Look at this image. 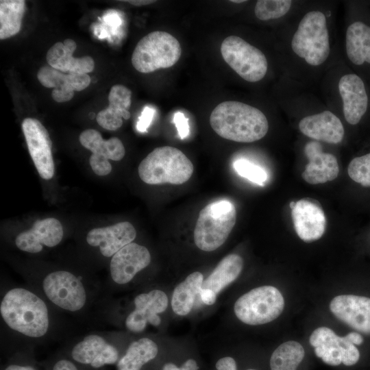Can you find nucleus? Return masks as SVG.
Segmentation results:
<instances>
[{
  "mask_svg": "<svg viewBox=\"0 0 370 370\" xmlns=\"http://www.w3.org/2000/svg\"><path fill=\"white\" fill-rule=\"evenodd\" d=\"M59 313L27 284L1 289V325L18 340L32 343L51 338L58 330Z\"/></svg>",
  "mask_w": 370,
  "mask_h": 370,
  "instance_id": "obj_1",
  "label": "nucleus"
},
{
  "mask_svg": "<svg viewBox=\"0 0 370 370\" xmlns=\"http://www.w3.org/2000/svg\"><path fill=\"white\" fill-rule=\"evenodd\" d=\"M28 286L60 312L85 314L98 300L101 285L67 269H58L26 277Z\"/></svg>",
  "mask_w": 370,
  "mask_h": 370,
  "instance_id": "obj_2",
  "label": "nucleus"
},
{
  "mask_svg": "<svg viewBox=\"0 0 370 370\" xmlns=\"http://www.w3.org/2000/svg\"><path fill=\"white\" fill-rule=\"evenodd\" d=\"M210 124L221 137L239 143H251L267 133L266 116L258 108L236 101L220 103L212 111Z\"/></svg>",
  "mask_w": 370,
  "mask_h": 370,
  "instance_id": "obj_3",
  "label": "nucleus"
},
{
  "mask_svg": "<svg viewBox=\"0 0 370 370\" xmlns=\"http://www.w3.org/2000/svg\"><path fill=\"white\" fill-rule=\"evenodd\" d=\"M193 170V164L186 156L171 146L154 149L138 169L140 180L148 184H182L190 178Z\"/></svg>",
  "mask_w": 370,
  "mask_h": 370,
  "instance_id": "obj_4",
  "label": "nucleus"
},
{
  "mask_svg": "<svg viewBox=\"0 0 370 370\" xmlns=\"http://www.w3.org/2000/svg\"><path fill=\"white\" fill-rule=\"evenodd\" d=\"M236 220L234 205L228 200L212 202L199 212L194 230L196 246L212 251L227 240Z\"/></svg>",
  "mask_w": 370,
  "mask_h": 370,
  "instance_id": "obj_5",
  "label": "nucleus"
},
{
  "mask_svg": "<svg viewBox=\"0 0 370 370\" xmlns=\"http://www.w3.org/2000/svg\"><path fill=\"white\" fill-rule=\"evenodd\" d=\"M181 54V45L173 35L154 31L138 41L132 56V64L138 72L149 73L171 67Z\"/></svg>",
  "mask_w": 370,
  "mask_h": 370,
  "instance_id": "obj_6",
  "label": "nucleus"
},
{
  "mask_svg": "<svg viewBox=\"0 0 370 370\" xmlns=\"http://www.w3.org/2000/svg\"><path fill=\"white\" fill-rule=\"evenodd\" d=\"M295 54L312 66L323 63L330 53L329 34L323 13L311 11L302 18L291 42Z\"/></svg>",
  "mask_w": 370,
  "mask_h": 370,
  "instance_id": "obj_7",
  "label": "nucleus"
},
{
  "mask_svg": "<svg viewBox=\"0 0 370 370\" xmlns=\"http://www.w3.org/2000/svg\"><path fill=\"white\" fill-rule=\"evenodd\" d=\"M284 308L280 291L269 285L251 289L241 296L234 305L236 317L243 323L258 325L277 319Z\"/></svg>",
  "mask_w": 370,
  "mask_h": 370,
  "instance_id": "obj_8",
  "label": "nucleus"
},
{
  "mask_svg": "<svg viewBox=\"0 0 370 370\" xmlns=\"http://www.w3.org/2000/svg\"><path fill=\"white\" fill-rule=\"evenodd\" d=\"M221 53L224 61L247 82H258L267 73L268 63L264 54L238 36L225 38L221 45Z\"/></svg>",
  "mask_w": 370,
  "mask_h": 370,
  "instance_id": "obj_9",
  "label": "nucleus"
},
{
  "mask_svg": "<svg viewBox=\"0 0 370 370\" xmlns=\"http://www.w3.org/2000/svg\"><path fill=\"white\" fill-rule=\"evenodd\" d=\"M112 340V334L108 332H93L79 336L71 345L70 357L77 364L93 369L116 364L121 357Z\"/></svg>",
  "mask_w": 370,
  "mask_h": 370,
  "instance_id": "obj_10",
  "label": "nucleus"
},
{
  "mask_svg": "<svg viewBox=\"0 0 370 370\" xmlns=\"http://www.w3.org/2000/svg\"><path fill=\"white\" fill-rule=\"evenodd\" d=\"M134 308L124 319V326L130 332L138 334L148 325L158 327L161 324L159 314L168 307V297L160 289H152L136 295L133 299Z\"/></svg>",
  "mask_w": 370,
  "mask_h": 370,
  "instance_id": "obj_11",
  "label": "nucleus"
},
{
  "mask_svg": "<svg viewBox=\"0 0 370 370\" xmlns=\"http://www.w3.org/2000/svg\"><path fill=\"white\" fill-rule=\"evenodd\" d=\"M151 261V256L146 247L134 242L125 245L110 259L109 286L129 284Z\"/></svg>",
  "mask_w": 370,
  "mask_h": 370,
  "instance_id": "obj_12",
  "label": "nucleus"
},
{
  "mask_svg": "<svg viewBox=\"0 0 370 370\" xmlns=\"http://www.w3.org/2000/svg\"><path fill=\"white\" fill-rule=\"evenodd\" d=\"M22 130L29 153L40 176L44 180L53 177L55 166L52 155V143L48 131L37 119L26 118Z\"/></svg>",
  "mask_w": 370,
  "mask_h": 370,
  "instance_id": "obj_13",
  "label": "nucleus"
},
{
  "mask_svg": "<svg viewBox=\"0 0 370 370\" xmlns=\"http://www.w3.org/2000/svg\"><path fill=\"white\" fill-rule=\"evenodd\" d=\"M332 314L354 332L370 336V297L362 295H341L330 304Z\"/></svg>",
  "mask_w": 370,
  "mask_h": 370,
  "instance_id": "obj_14",
  "label": "nucleus"
},
{
  "mask_svg": "<svg viewBox=\"0 0 370 370\" xmlns=\"http://www.w3.org/2000/svg\"><path fill=\"white\" fill-rule=\"evenodd\" d=\"M63 236L61 223L56 218H46L36 221L30 229L20 232L14 244L22 251L36 254L45 247L52 248L59 245Z\"/></svg>",
  "mask_w": 370,
  "mask_h": 370,
  "instance_id": "obj_15",
  "label": "nucleus"
},
{
  "mask_svg": "<svg viewBox=\"0 0 370 370\" xmlns=\"http://www.w3.org/2000/svg\"><path fill=\"white\" fill-rule=\"evenodd\" d=\"M295 230L306 243L319 240L324 234L326 219L320 203L312 198L306 197L296 201L291 210Z\"/></svg>",
  "mask_w": 370,
  "mask_h": 370,
  "instance_id": "obj_16",
  "label": "nucleus"
},
{
  "mask_svg": "<svg viewBox=\"0 0 370 370\" xmlns=\"http://www.w3.org/2000/svg\"><path fill=\"white\" fill-rule=\"evenodd\" d=\"M136 236V231L133 225L123 221L90 230L86 236V242L90 247L97 248L101 256L111 258L125 245L132 243Z\"/></svg>",
  "mask_w": 370,
  "mask_h": 370,
  "instance_id": "obj_17",
  "label": "nucleus"
},
{
  "mask_svg": "<svg viewBox=\"0 0 370 370\" xmlns=\"http://www.w3.org/2000/svg\"><path fill=\"white\" fill-rule=\"evenodd\" d=\"M304 152L309 162L301 177L306 182L310 184H323L337 177L339 166L336 157L332 153L323 152L319 143H308Z\"/></svg>",
  "mask_w": 370,
  "mask_h": 370,
  "instance_id": "obj_18",
  "label": "nucleus"
},
{
  "mask_svg": "<svg viewBox=\"0 0 370 370\" xmlns=\"http://www.w3.org/2000/svg\"><path fill=\"white\" fill-rule=\"evenodd\" d=\"M338 90L347 122L351 125L358 123L368 106V97L363 81L356 74L345 75L339 80Z\"/></svg>",
  "mask_w": 370,
  "mask_h": 370,
  "instance_id": "obj_19",
  "label": "nucleus"
},
{
  "mask_svg": "<svg viewBox=\"0 0 370 370\" xmlns=\"http://www.w3.org/2000/svg\"><path fill=\"white\" fill-rule=\"evenodd\" d=\"M299 128L305 136L330 144L341 143L344 136L341 120L328 110L303 118Z\"/></svg>",
  "mask_w": 370,
  "mask_h": 370,
  "instance_id": "obj_20",
  "label": "nucleus"
},
{
  "mask_svg": "<svg viewBox=\"0 0 370 370\" xmlns=\"http://www.w3.org/2000/svg\"><path fill=\"white\" fill-rule=\"evenodd\" d=\"M75 42L70 38L57 42L48 50L46 59L51 66L62 72L88 73L93 71L95 62L90 56L73 57Z\"/></svg>",
  "mask_w": 370,
  "mask_h": 370,
  "instance_id": "obj_21",
  "label": "nucleus"
},
{
  "mask_svg": "<svg viewBox=\"0 0 370 370\" xmlns=\"http://www.w3.org/2000/svg\"><path fill=\"white\" fill-rule=\"evenodd\" d=\"M132 92L126 86L116 84L112 86L108 94L109 105L100 111L96 120L98 124L108 130H116L123 125V119L130 117Z\"/></svg>",
  "mask_w": 370,
  "mask_h": 370,
  "instance_id": "obj_22",
  "label": "nucleus"
},
{
  "mask_svg": "<svg viewBox=\"0 0 370 370\" xmlns=\"http://www.w3.org/2000/svg\"><path fill=\"white\" fill-rule=\"evenodd\" d=\"M243 268L241 256L232 254L224 257L204 280L201 288L210 289L218 295L226 286L237 279Z\"/></svg>",
  "mask_w": 370,
  "mask_h": 370,
  "instance_id": "obj_23",
  "label": "nucleus"
},
{
  "mask_svg": "<svg viewBox=\"0 0 370 370\" xmlns=\"http://www.w3.org/2000/svg\"><path fill=\"white\" fill-rule=\"evenodd\" d=\"M341 341V336L326 327L314 330L309 338L316 356L331 366H338L342 363Z\"/></svg>",
  "mask_w": 370,
  "mask_h": 370,
  "instance_id": "obj_24",
  "label": "nucleus"
},
{
  "mask_svg": "<svg viewBox=\"0 0 370 370\" xmlns=\"http://www.w3.org/2000/svg\"><path fill=\"white\" fill-rule=\"evenodd\" d=\"M157 343L149 337L132 341L116 363L117 370H141L158 355Z\"/></svg>",
  "mask_w": 370,
  "mask_h": 370,
  "instance_id": "obj_25",
  "label": "nucleus"
},
{
  "mask_svg": "<svg viewBox=\"0 0 370 370\" xmlns=\"http://www.w3.org/2000/svg\"><path fill=\"white\" fill-rule=\"evenodd\" d=\"M345 46L347 57L352 63L356 65L365 62L370 64V27L360 21L349 25Z\"/></svg>",
  "mask_w": 370,
  "mask_h": 370,
  "instance_id": "obj_26",
  "label": "nucleus"
},
{
  "mask_svg": "<svg viewBox=\"0 0 370 370\" xmlns=\"http://www.w3.org/2000/svg\"><path fill=\"white\" fill-rule=\"evenodd\" d=\"M203 281L202 273L195 271L175 288L171 298V308L176 314L186 316L191 312Z\"/></svg>",
  "mask_w": 370,
  "mask_h": 370,
  "instance_id": "obj_27",
  "label": "nucleus"
},
{
  "mask_svg": "<svg viewBox=\"0 0 370 370\" xmlns=\"http://www.w3.org/2000/svg\"><path fill=\"white\" fill-rule=\"evenodd\" d=\"M79 140L81 145L92 153L104 156L108 160L119 161L125 154L124 145L119 138L112 137L104 140L101 134L94 129L83 131Z\"/></svg>",
  "mask_w": 370,
  "mask_h": 370,
  "instance_id": "obj_28",
  "label": "nucleus"
},
{
  "mask_svg": "<svg viewBox=\"0 0 370 370\" xmlns=\"http://www.w3.org/2000/svg\"><path fill=\"white\" fill-rule=\"evenodd\" d=\"M25 11L23 0L0 1V39L3 40L18 34Z\"/></svg>",
  "mask_w": 370,
  "mask_h": 370,
  "instance_id": "obj_29",
  "label": "nucleus"
},
{
  "mask_svg": "<svg viewBox=\"0 0 370 370\" xmlns=\"http://www.w3.org/2000/svg\"><path fill=\"white\" fill-rule=\"evenodd\" d=\"M304 355V349L299 343L295 341L283 343L271 356V370H296Z\"/></svg>",
  "mask_w": 370,
  "mask_h": 370,
  "instance_id": "obj_30",
  "label": "nucleus"
},
{
  "mask_svg": "<svg viewBox=\"0 0 370 370\" xmlns=\"http://www.w3.org/2000/svg\"><path fill=\"white\" fill-rule=\"evenodd\" d=\"M291 3L290 0H258L254 8L255 15L262 21L278 18L288 12Z\"/></svg>",
  "mask_w": 370,
  "mask_h": 370,
  "instance_id": "obj_31",
  "label": "nucleus"
},
{
  "mask_svg": "<svg viewBox=\"0 0 370 370\" xmlns=\"http://www.w3.org/2000/svg\"><path fill=\"white\" fill-rule=\"evenodd\" d=\"M37 78L41 85L46 88H54L64 91L74 92L69 84L68 74L46 65L40 68L37 73Z\"/></svg>",
  "mask_w": 370,
  "mask_h": 370,
  "instance_id": "obj_32",
  "label": "nucleus"
},
{
  "mask_svg": "<svg viewBox=\"0 0 370 370\" xmlns=\"http://www.w3.org/2000/svg\"><path fill=\"white\" fill-rule=\"evenodd\" d=\"M349 177L365 188H370V153L353 158L347 167Z\"/></svg>",
  "mask_w": 370,
  "mask_h": 370,
  "instance_id": "obj_33",
  "label": "nucleus"
},
{
  "mask_svg": "<svg viewBox=\"0 0 370 370\" xmlns=\"http://www.w3.org/2000/svg\"><path fill=\"white\" fill-rule=\"evenodd\" d=\"M233 166L240 176L247 179L253 183L263 186L267 180L268 175L266 171L261 166L246 159L236 160L233 164Z\"/></svg>",
  "mask_w": 370,
  "mask_h": 370,
  "instance_id": "obj_34",
  "label": "nucleus"
},
{
  "mask_svg": "<svg viewBox=\"0 0 370 370\" xmlns=\"http://www.w3.org/2000/svg\"><path fill=\"white\" fill-rule=\"evenodd\" d=\"M89 163L93 172L99 176L108 175L112 171V165L108 158L104 156L92 153Z\"/></svg>",
  "mask_w": 370,
  "mask_h": 370,
  "instance_id": "obj_35",
  "label": "nucleus"
},
{
  "mask_svg": "<svg viewBox=\"0 0 370 370\" xmlns=\"http://www.w3.org/2000/svg\"><path fill=\"white\" fill-rule=\"evenodd\" d=\"M68 75L69 84L75 91L83 90L89 86L91 81L86 73H69Z\"/></svg>",
  "mask_w": 370,
  "mask_h": 370,
  "instance_id": "obj_36",
  "label": "nucleus"
},
{
  "mask_svg": "<svg viewBox=\"0 0 370 370\" xmlns=\"http://www.w3.org/2000/svg\"><path fill=\"white\" fill-rule=\"evenodd\" d=\"M173 121L177 130L180 138L183 140L186 138L190 132L188 119L181 112H177L174 114Z\"/></svg>",
  "mask_w": 370,
  "mask_h": 370,
  "instance_id": "obj_37",
  "label": "nucleus"
},
{
  "mask_svg": "<svg viewBox=\"0 0 370 370\" xmlns=\"http://www.w3.org/2000/svg\"><path fill=\"white\" fill-rule=\"evenodd\" d=\"M154 113L155 110L151 107L146 106L143 109L136 125L138 131L144 132L147 130L153 119Z\"/></svg>",
  "mask_w": 370,
  "mask_h": 370,
  "instance_id": "obj_38",
  "label": "nucleus"
},
{
  "mask_svg": "<svg viewBox=\"0 0 370 370\" xmlns=\"http://www.w3.org/2000/svg\"><path fill=\"white\" fill-rule=\"evenodd\" d=\"M76 364L71 359L62 358L56 361L51 370H79Z\"/></svg>",
  "mask_w": 370,
  "mask_h": 370,
  "instance_id": "obj_39",
  "label": "nucleus"
},
{
  "mask_svg": "<svg viewBox=\"0 0 370 370\" xmlns=\"http://www.w3.org/2000/svg\"><path fill=\"white\" fill-rule=\"evenodd\" d=\"M217 370H237L235 360L230 356L220 358L216 363Z\"/></svg>",
  "mask_w": 370,
  "mask_h": 370,
  "instance_id": "obj_40",
  "label": "nucleus"
},
{
  "mask_svg": "<svg viewBox=\"0 0 370 370\" xmlns=\"http://www.w3.org/2000/svg\"><path fill=\"white\" fill-rule=\"evenodd\" d=\"M74 96V92L64 91L60 89H53L51 92L53 99L62 103L70 101Z\"/></svg>",
  "mask_w": 370,
  "mask_h": 370,
  "instance_id": "obj_41",
  "label": "nucleus"
},
{
  "mask_svg": "<svg viewBox=\"0 0 370 370\" xmlns=\"http://www.w3.org/2000/svg\"><path fill=\"white\" fill-rule=\"evenodd\" d=\"M199 295L202 301L206 305L212 306L217 301V295L210 289L201 288Z\"/></svg>",
  "mask_w": 370,
  "mask_h": 370,
  "instance_id": "obj_42",
  "label": "nucleus"
},
{
  "mask_svg": "<svg viewBox=\"0 0 370 370\" xmlns=\"http://www.w3.org/2000/svg\"><path fill=\"white\" fill-rule=\"evenodd\" d=\"M345 338L357 347L361 346L365 343V338L361 334L357 332H350L345 336Z\"/></svg>",
  "mask_w": 370,
  "mask_h": 370,
  "instance_id": "obj_43",
  "label": "nucleus"
},
{
  "mask_svg": "<svg viewBox=\"0 0 370 370\" xmlns=\"http://www.w3.org/2000/svg\"><path fill=\"white\" fill-rule=\"evenodd\" d=\"M3 370H37V369L32 365L13 362L8 364Z\"/></svg>",
  "mask_w": 370,
  "mask_h": 370,
  "instance_id": "obj_44",
  "label": "nucleus"
},
{
  "mask_svg": "<svg viewBox=\"0 0 370 370\" xmlns=\"http://www.w3.org/2000/svg\"><path fill=\"white\" fill-rule=\"evenodd\" d=\"M199 367L197 362L193 359L187 360L182 366L180 367V370H198Z\"/></svg>",
  "mask_w": 370,
  "mask_h": 370,
  "instance_id": "obj_45",
  "label": "nucleus"
},
{
  "mask_svg": "<svg viewBox=\"0 0 370 370\" xmlns=\"http://www.w3.org/2000/svg\"><path fill=\"white\" fill-rule=\"evenodd\" d=\"M121 1L127 2L135 6L146 5H149L156 2V1H152V0H127V1L124 0Z\"/></svg>",
  "mask_w": 370,
  "mask_h": 370,
  "instance_id": "obj_46",
  "label": "nucleus"
},
{
  "mask_svg": "<svg viewBox=\"0 0 370 370\" xmlns=\"http://www.w3.org/2000/svg\"><path fill=\"white\" fill-rule=\"evenodd\" d=\"M162 370H180V368L172 362H167L164 365Z\"/></svg>",
  "mask_w": 370,
  "mask_h": 370,
  "instance_id": "obj_47",
  "label": "nucleus"
},
{
  "mask_svg": "<svg viewBox=\"0 0 370 370\" xmlns=\"http://www.w3.org/2000/svg\"><path fill=\"white\" fill-rule=\"evenodd\" d=\"M295 204H296V202L294 201H292L289 204L290 208L293 210L294 207L295 206Z\"/></svg>",
  "mask_w": 370,
  "mask_h": 370,
  "instance_id": "obj_48",
  "label": "nucleus"
},
{
  "mask_svg": "<svg viewBox=\"0 0 370 370\" xmlns=\"http://www.w3.org/2000/svg\"><path fill=\"white\" fill-rule=\"evenodd\" d=\"M230 1L233 2V3H241L245 2L246 1H245V0H232Z\"/></svg>",
  "mask_w": 370,
  "mask_h": 370,
  "instance_id": "obj_49",
  "label": "nucleus"
},
{
  "mask_svg": "<svg viewBox=\"0 0 370 370\" xmlns=\"http://www.w3.org/2000/svg\"><path fill=\"white\" fill-rule=\"evenodd\" d=\"M247 370H256V369H247Z\"/></svg>",
  "mask_w": 370,
  "mask_h": 370,
  "instance_id": "obj_50",
  "label": "nucleus"
}]
</instances>
